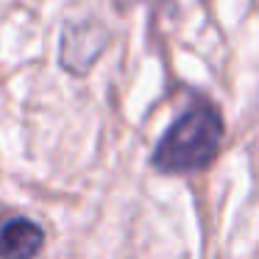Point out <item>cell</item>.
Instances as JSON below:
<instances>
[{
	"label": "cell",
	"instance_id": "cell-2",
	"mask_svg": "<svg viewBox=\"0 0 259 259\" xmlns=\"http://www.w3.org/2000/svg\"><path fill=\"white\" fill-rule=\"evenodd\" d=\"M109 42V34L101 23L95 20H81V23H70L64 28L62 36V67L70 70L73 75H84L90 73V67L98 62V56L103 53Z\"/></svg>",
	"mask_w": 259,
	"mask_h": 259
},
{
	"label": "cell",
	"instance_id": "cell-3",
	"mask_svg": "<svg viewBox=\"0 0 259 259\" xmlns=\"http://www.w3.org/2000/svg\"><path fill=\"white\" fill-rule=\"evenodd\" d=\"M45 245V231L23 214H0V259H34Z\"/></svg>",
	"mask_w": 259,
	"mask_h": 259
},
{
	"label": "cell",
	"instance_id": "cell-4",
	"mask_svg": "<svg viewBox=\"0 0 259 259\" xmlns=\"http://www.w3.org/2000/svg\"><path fill=\"white\" fill-rule=\"evenodd\" d=\"M140 3H145V0H114V6H117V12H128V9L140 6Z\"/></svg>",
	"mask_w": 259,
	"mask_h": 259
},
{
	"label": "cell",
	"instance_id": "cell-1",
	"mask_svg": "<svg viewBox=\"0 0 259 259\" xmlns=\"http://www.w3.org/2000/svg\"><path fill=\"white\" fill-rule=\"evenodd\" d=\"M223 117L212 103H195L170 123L151 153V164L159 173H198L209 167L220 153Z\"/></svg>",
	"mask_w": 259,
	"mask_h": 259
}]
</instances>
